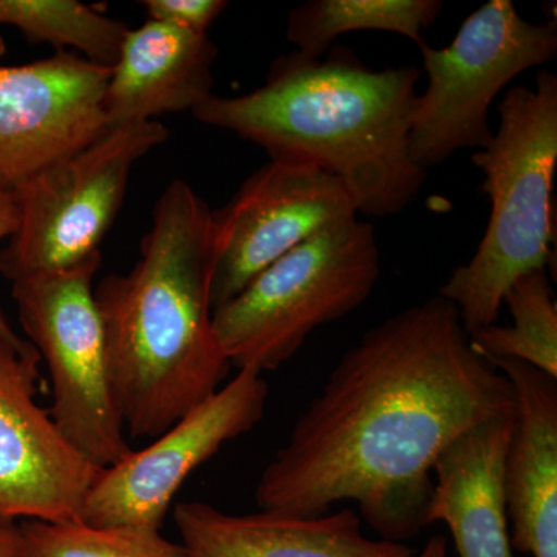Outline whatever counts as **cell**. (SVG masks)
<instances>
[{"instance_id":"d4e9b609","label":"cell","mask_w":557,"mask_h":557,"mask_svg":"<svg viewBox=\"0 0 557 557\" xmlns=\"http://www.w3.org/2000/svg\"><path fill=\"white\" fill-rule=\"evenodd\" d=\"M3 54H5V40L0 36V58H2Z\"/></svg>"},{"instance_id":"5b68a950","label":"cell","mask_w":557,"mask_h":557,"mask_svg":"<svg viewBox=\"0 0 557 557\" xmlns=\"http://www.w3.org/2000/svg\"><path fill=\"white\" fill-rule=\"evenodd\" d=\"M380 276L375 230L348 220L282 256L212 311L215 335L233 368L276 370L314 330L366 302Z\"/></svg>"},{"instance_id":"ac0fdd59","label":"cell","mask_w":557,"mask_h":557,"mask_svg":"<svg viewBox=\"0 0 557 557\" xmlns=\"http://www.w3.org/2000/svg\"><path fill=\"white\" fill-rule=\"evenodd\" d=\"M511 325L469 333V346L486 361L515 359L557 380V302L547 270L531 271L504 298Z\"/></svg>"},{"instance_id":"44dd1931","label":"cell","mask_w":557,"mask_h":557,"mask_svg":"<svg viewBox=\"0 0 557 557\" xmlns=\"http://www.w3.org/2000/svg\"><path fill=\"white\" fill-rule=\"evenodd\" d=\"M149 20L182 30L208 35V28L228 9L225 0H143Z\"/></svg>"},{"instance_id":"7a4b0ae2","label":"cell","mask_w":557,"mask_h":557,"mask_svg":"<svg viewBox=\"0 0 557 557\" xmlns=\"http://www.w3.org/2000/svg\"><path fill=\"white\" fill-rule=\"evenodd\" d=\"M421 70H375L354 51L322 58L298 51L271 64L265 84L239 97L212 94L193 115L269 152L338 178L358 214L387 218L409 207L426 171L409 156V132Z\"/></svg>"},{"instance_id":"277c9868","label":"cell","mask_w":557,"mask_h":557,"mask_svg":"<svg viewBox=\"0 0 557 557\" xmlns=\"http://www.w3.org/2000/svg\"><path fill=\"white\" fill-rule=\"evenodd\" d=\"M497 112L493 138L472 156L491 203L485 234L438 293L457 307L468 335L496 324L519 277L547 270L555 242L557 76L542 70L534 89L508 90Z\"/></svg>"},{"instance_id":"603a6c76","label":"cell","mask_w":557,"mask_h":557,"mask_svg":"<svg viewBox=\"0 0 557 557\" xmlns=\"http://www.w3.org/2000/svg\"><path fill=\"white\" fill-rule=\"evenodd\" d=\"M0 557H25L21 528L10 520H0Z\"/></svg>"},{"instance_id":"4fadbf2b","label":"cell","mask_w":557,"mask_h":557,"mask_svg":"<svg viewBox=\"0 0 557 557\" xmlns=\"http://www.w3.org/2000/svg\"><path fill=\"white\" fill-rule=\"evenodd\" d=\"M174 522L186 557H413L405 542L366 536L350 508L300 518L230 515L201 502H180Z\"/></svg>"},{"instance_id":"d6986e66","label":"cell","mask_w":557,"mask_h":557,"mask_svg":"<svg viewBox=\"0 0 557 557\" xmlns=\"http://www.w3.org/2000/svg\"><path fill=\"white\" fill-rule=\"evenodd\" d=\"M0 25H13L32 44L73 49L95 64L112 67L129 28L78 0H0Z\"/></svg>"},{"instance_id":"7402d4cb","label":"cell","mask_w":557,"mask_h":557,"mask_svg":"<svg viewBox=\"0 0 557 557\" xmlns=\"http://www.w3.org/2000/svg\"><path fill=\"white\" fill-rule=\"evenodd\" d=\"M20 205L13 190L0 188V240L10 239L20 228ZM0 336L14 344L25 343L24 339L11 329L5 317L0 313Z\"/></svg>"},{"instance_id":"5bb4252c","label":"cell","mask_w":557,"mask_h":557,"mask_svg":"<svg viewBox=\"0 0 557 557\" xmlns=\"http://www.w3.org/2000/svg\"><path fill=\"white\" fill-rule=\"evenodd\" d=\"M515 412L469 428L432 469L426 523L448 525L458 557H515L505 491Z\"/></svg>"},{"instance_id":"7c38bea8","label":"cell","mask_w":557,"mask_h":557,"mask_svg":"<svg viewBox=\"0 0 557 557\" xmlns=\"http://www.w3.org/2000/svg\"><path fill=\"white\" fill-rule=\"evenodd\" d=\"M110 72L73 51L0 65V188L13 189L104 134Z\"/></svg>"},{"instance_id":"3957f363","label":"cell","mask_w":557,"mask_h":557,"mask_svg":"<svg viewBox=\"0 0 557 557\" xmlns=\"http://www.w3.org/2000/svg\"><path fill=\"white\" fill-rule=\"evenodd\" d=\"M212 211L185 180L161 193L139 258L95 287L113 397L132 438H156L233 368L212 324Z\"/></svg>"},{"instance_id":"9a60e30c","label":"cell","mask_w":557,"mask_h":557,"mask_svg":"<svg viewBox=\"0 0 557 557\" xmlns=\"http://www.w3.org/2000/svg\"><path fill=\"white\" fill-rule=\"evenodd\" d=\"M487 362L507 376L516 397L505 467L512 548L557 557V380L515 359Z\"/></svg>"},{"instance_id":"30bf717a","label":"cell","mask_w":557,"mask_h":557,"mask_svg":"<svg viewBox=\"0 0 557 557\" xmlns=\"http://www.w3.org/2000/svg\"><path fill=\"white\" fill-rule=\"evenodd\" d=\"M357 218V203L338 178L270 160L212 211V311L310 237Z\"/></svg>"},{"instance_id":"9c48e42d","label":"cell","mask_w":557,"mask_h":557,"mask_svg":"<svg viewBox=\"0 0 557 557\" xmlns=\"http://www.w3.org/2000/svg\"><path fill=\"white\" fill-rule=\"evenodd\" d=\"M267 399L262 373L239 370L146 448L132 449L102 469L81 509V522L160 530L183 483L225 443L251 431L262 420Z\"/></svg>"},{"instance_id":"ba28073f","label":"cell","mask_w":557,"mask_h":557,"mask_svg":"<svg viewBox=\"0 0 557 557\" xmlns=\"http://www.w3.org/2000/svg\"><path fill=\"white\" fill-rule=\"evenodd\" d=\"M101 252L69 269L13 282L28 343L46 361L53 386L50 416L87 460L104 469L132 448L113 397L108 341L94 278Z\"/></svg>"},{"instance_id":"cb8c5ba5","label":"cell","mask_w":557,"mask_h":557,"mask_svg":"<svg viewBox=\"0 0 557 557\" xmlns=\"http://www.w3.org/2000/svg\"><path fill=\"white\" fill-rule=\"evenodd\" d=\"M417 557H446V539L443 536L429 539L426 547Z\"/></svg>"},{"instance_id":"ffe728a7","label":"cell","mask_w":557,"mask_h":557,"mask_svg":"<svg viewBox=\"0 0 557 557\" xmlns=\"http://www.w3.org/2000/svg\"><path fill=\"white\" fill-rule=\"evenodd\" d=\"M20 528L25 557H186L182 544L150 528L91 527L81 520H25Z\"/></svg>"},{"instance_id":"6da1fadb","label":"cell","mask_w":557,"mask_h":557,"mask_svg":"<svg viewBox=\"0 0 557 557\" xmlns=\"http://www.w3.org/2000/svg\"><path fill=\"white\" fill-rule=\"evenodd\" d=\"M516 410L500 370L434 296L370 329L344 354L256 485L260 511L314 518L355 502L384 541L426 523L435 461L469 428Z\"/></svg>"},{"instance_id":"8992f818","label":"cell","mask_w":557,"mask_h":557,"mask_svg":"<svg viewBox=\"0 0 557 557\" xmlns=\"http://www.w3.org/2000/svg\"><path fill=\"white\" fill-rule=\"evenodd\" d=\"M168 135L160 121L108 127L90 145L14 186L20 228L0 251V274L13 284L101 252L135 164Z\"/></svg>"},{"instance_id":"e0dca14e","label":"cell","mask_w":557,"mask_h":557,"mask_svg":"<svg viewBox=\"0 0 557 557\" xmlns=\"http://www.w3.org/2000/svg\"><path fill=\"white\" fill-rule=\"evenodd\" d=\"M442 10L440 0H310L289 11L287 38L295 51L313 60L339 36L359 30L397 33L418 46Z\"/></svg>"},{"instance_id":"2e32d148","label":"cell","mask_w":557,"mask_h":557,"mask_svg":"<svg viewBox=\"0 0 557 557\" xmlns=\"http://www.w3.org/2000/svg\"><path fill=\"white\" fill-rule=\"evenodd\" d=\"M218 57L208 35L152 20L129 28L102 100L108 127L193 112L212 95Z\"/></svg>"},{"instance_id":"52a82bcc","label":"cell","mask_w":557,"mask_h":557,"mask_svg":"<svg viewBox=\"0 0 557 557\" xmlns=\"http://www.w3.org/2000/svg\"><path fill=\"white\" fill-rule=\"evenodd\" d=\"M428 87L418 94L409 156L421 170L493 138L491 104L505 86L557 54V21L533 24L509 0H490L469 14L445 49L418 44Z\"/></svg>"},{"instance_id":"8fae6325","label":"cell","mask_w":557,"mask_h":557,"mask_svg":"<svg viewBox=\"0 0 557 557\" xmlns=\"http://www.w3.org/2000/svg\"><path fill=\"white\" fill-rule=\"evenodd\" d=\"M38 350L0 336V520H79L102 471L36 403Z\"/></svg>"}]
</instances>
